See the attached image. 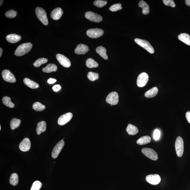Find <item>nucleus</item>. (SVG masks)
I'll list each match as a JSON object with an SVG mask.
<instances>
[{
    "label": "nucleus",
    "instance_id": "4468645a",
    "mask_svg": "<svg viewBox=\"0 0 190 190\" xmlns=\"http://www.w3.org/2000/svg\"><path fill=\"white\" fill-rule=\"evenodd\" d=\"M73 117L72 113L68 112L62 115L58 120V125L61 126L65 125L72 119Z\"/></svg>",
    "mask_w": 190,
    "mask_h": 190
},
{
    "label": "nucleus",
    "instance_id": "a19ab883",
    "mask_svg": "<svg viewBox=\"0 0 190 190\" xmlns=\"http://www.w3.org/2000/svg\"><path fill=\"white\" fill-rule=\"evenodd\" d=\"M61 89V86L59 85H56L54 86L53 87L52 89L55 92H58Z\"/></svg>",
    "mask_w": 190,
    "mask_h": 190
},
{
    "label": "nucleus",
    "instance_id": "7ed1b4c3",
    "mask_svg": "<svg viewBox=\"0 0 190 190\" xmlns=\"http://www.w3.org/2000/svg\"><path fill=\"white\" fill-rule=\"evenodd\" d=\"M135 41L137 44L146 50H147L148 52L151 54L154 53V49H153L152 45H151L149 42L146 41V40L139 39V38H138L135 39Z\"/></svg>",
    "mask_w": 190,
    "mask_h": 190
},
{
    "label": "nucleus",
    "instance_id": "423d86ee",
    "mask_svg": "<svg viewBox=\"0 0 190 190\" xmlns=\"http://www.w3.org/2000/svg\"><path fill=\"white\" fill-rule=\"evenodd\" d=\"M104 33V31L102 29L98 28L89 29L86 32L87 35L89 37L93 38L100 37Z\"/></svg>",
    "mask_w": 190,
    "mask_h": 190
},
{
    "label": "nucleus",
    "instance_id": "c85d7f7f",
    "mask_svg": "<svg viewBox=\"0 0 190 190\" xmlns=\"http://www.w3.org/2000/svg\"><path fill=\"white\" fill-rule=\"evenodd\" d=\"M21 120L17 118H14L11 120L10 122V127L12 130L17 128L21 124Z\"/></svg>",
    "mask_w": 190,
    "mask_h": 190
},
{
    "label": "nucleus",
    "instance_id": "1a4fd4ad",
    "mask_svg": "<svg viewBox=\"0 0 190 190\" xmlns=\"http://www.w3.org/2000/svg\"><path fill=\"white\" fill-rule=\"evenodd\" d=\"M106 100L107 103L110 105L117 104L119 102V96L117 93L116 92H111L108 95Z\"/></svg>",
    "mask_w": 190,
    "mask_h": 190
},
{
    "label": "nucleus",
    "instance_id": "a18cd8bd",
    "mask_svg": "<svg viewBox=\"0 0 190 190\" xmlns=\"http://www.w3.org/2000/svg\"><path fill=\"white\" fill-rule=\"evenodd\" d=\"M0 50H1V52H0V57H1L3 54V52L2 49L1 48H0Z\"/></svg>",
    "mask_w": 190,
    "mask_h": 190
},
{
    "label": "nucleus",
    "instance_id": "79ce46f5",
    "mask_svg": "<svg viewBox=\"0 0 190 190\" xmlns=\"http://www.w3.org/2000/svg\"><path fill=\"white\" fill-rule=\"evenodd\" d=\"M56 81V80L54 78H50L48 80V83L49 84H53Z\"/></svg>",
    "mask_w": 190,
    "mask_h": 190
},
{
    "label": "nucleus",
    "instance_id": "c756f323",
    "mask_svg": "<svg viewBox=\"0 0 190 190\" xmlns=\"http://www.w3.org/2000/svg\"><path fill=\"white\" fill-rule=\"evenodd\" d=\"M19 181V177L17 173H12L10 177V184L13 186H15L18 184Z\"/></svg>",
    "mask_w": 190,
    "mask_h": 190
},
{
    "label": "nucleus",
    "instance_id": "bb28decb",
    "mask_svg": "<svg viewBox=\"0 0 190 190\" xmlns=\"http://www.w3.org/2000/svg\"><path fill=\"white\" fill-rule=\"evenodd\" d=\"M151 141L150 137L148 136H142L139 139L137 140V143L139 145H143L149 143Z\"/></svg>",
    "mask_w": 190,
    "mask_h": 190
},
{
    "label": "nucleus",
    "instance_id": "f704fd0d",
    "mask_svg": "<svg viewBox=\"0 0 190 190\" xmlns=\"http://www.w3.org/2000/svg\"><path fill=\"white\" fill-rule=\"evenodd\" d=\"M107 4V1H102V0H96L94 1V4L96 7L98 8H101Z\"/></svg>",
    "mask_w": 190,
    "mask_h": 190
},
{
    "label": "nucleus",
    "instance_id": "f8f14e48",
    "mask_svg": "<svg viewBox=\"0 0 190 190\" xmlns=\"http://www.w3.org/2000/svg\"><path fill=\"white\" fill-rule=\"evenodd\" d=\"M56 59L62 66L66 68L71 66V62L68 58L64 55L60 54L56 55Z\"/></svg>",
    "mask_w": 190,
    "mask_h": 190
},
{
    "label": "nucleus",
    "instance_id": "4be33fe9",
    "mask_svg": "<svg viewBox=\"0 0 190 190\" xmlns=\"http://www.w3.org/2000/svg\"><path fill=\"white\" fill-rule=\"evenodd\" d=\"M126 131L128 134L130 135H136L138 132V130L136 126L130 124L128 125Z\"/></svg>",
    "mask_w": 190,
    "mask_h": 190
},
{
    "label": "nucleus",
    "instance_id": "c9c22d12",
    "mask_svg": "<svg viewBox=\"0 0 190 190\" xmlns=\"http://www.w3.org/2000/svg\"><path fill=\"white\" fill-rule=\"evenodd\" d=\"M42 184L38 181H35L33 184L30 190H39L42 187Z\"/></svg>",
    "mask_w": 190,
    "mask_h": 190
},
{
    "label": "nucleus",
    "instance_id": "dca6fc26",
    "mask_svg": "<svg viewBox=\"0 0 190 190\" xmlns=\"http://www.w3.org/2000/svg\"><path fill=\"white\" fill-rule=\"evenodd\" d=\"M87 45L80 44L78 45L75 49V53L78 55H84L89 50Z\"/></svg>",
    "mask_w": 190,
    "mask_h": 190
},
{
    "label": "nucleus",
    "instance_id": "393cba45",
    "mask_svg": "<svg viewBox=\"0 0 190 190\" xmlns=\"http://www.w3.org/2000/svg\"><path fill=\"white\" fill-rule=\"evenodd\" d=\"M178 38L180 41L183 42L186 44L190 45V36L186 33L181 34L178 36Z\"/></svg>",
    "mask_w": 190,
    "mask_h": 190
},
{
    "label": "nucleus",
    "instance_id": "473e14b6",
    "mask_svg": "<svg viewBox=\"0 0 190 190\" xmlns=\"http://www.w3.org/2000/svg\"><path fill=\"white\" fill-rule=\"evenodd\" d=\"M47 62L48 59L46 58H39L35 62L33 65L36 67H39L43 64L46 63Z\"/></svg>",
    "mask_w": 190,
    "mask_h": 190
},
{
    "label": "nucleus",
    "instance_id": "f03ea898",
    "mask_svg": "<svg viewBox=\"0 0 190 190\" xmlns=\"http://www.w3.org/2000/svg\"><path fill=\"white\" fill-rule=\"evenodd\" d=\"M35 12L38 19L43 24L47 25L48 24V21L46 12L43 9L38 7L35 9Z\"/></svg>",
    "mask_w": 190,
    "mask_h": 190
},
{
    "label": "nucleus",
    "instance_id": "e433bc0d",
    "mask_svg": "<svg viewBox=\"0 0 190 190\" xmlns=\"http://www.w3.org/2000/svg\"><path fill=\"white\" fill-rule=\"evenodd\" d=\"M122 9V4H121L118 3L112 5L109 8V9L111 12H116L117 11L121 10Z\"/></svg>",
    "mask_w": 190,
    "mask_h": 190
},
{
    "label": "nucleus",
    "instance_id": "20e7f679",
    "mask_svg": "<svg viewBox=\"0 0 190 190\" xmlns=\"http://www.w3.org/2000/svg\"><path fill=\"white\" fill-rule=\"evenodd\" d=\"M175 148L177 156L180 158L182 157L184 151V143L181 137L178 136L176 138Z\"/></svg>",
    "mask_w": 190,
    "mask_h": 190
},
{
    "label": "nucleus",
    "instance_id": "0eeeda50",
    "mask_svg": "<svg viewBox=\"0 0 190 190\" xmlns=\"http://www.w3.org/2000/svg\"><path fill=\"white\" fill-rule=\"evenodd\" d=\"M85 16L86 19L95 22L99 23L103 20V18L101 16L92 12H86Z\"/></svg>",
    "mask_w": 190,
    "mask_h": 190
},
{
    "label": "nucleus",
    "instance_id": "de8ad7c7",
    "mask_svg": "<svg viewBox=\"0 0 190 190\" xmlns=\"http://www.w3.org/2000/svg\"><path fill=\"white\" fill-rule=\"evenodd\" d=\"M1 130V125H0V130Z\"/></svg>",
    "mask_w": 190,
    "mask_h": 190
},
{
    "label": "nucleus",
    "instance_id": "6e6552de",
    "mask_svg": "<svg viewBox=\"0 0 190 190\" xmlns=\"http://www.w3.org/2000/svg\"><path fill=\"white\" fill-rule=\"evenodd\" d=\"M149 80V76L146 73H142L140 74L137 79V83L138 86L143 87L147 84Z\"/></svg>",
    "mask_w": 190,
    "mask_h": 190
},
{
    "label": "nucleus",
    "instance_id": "6ab92c4d",
    "mask_svg": "<svg viewBox=\"0 0 190 190\" xmlns=\"http://www.w3.org/2000/svg\"><path fill=\"white\" fill-rule=\"evenodd\" d=\"M47 129V124L46 122L42 121L39 122L37 124L36 130L38 135L41 134V133L45 132Z\"/></svg>",
    "mask_w": 190,
    "mask_h": 190
},
{
    "label": "nucleus",
    "instance_id": "cd10ccee",
    "mask_svg": "<svg viewBox=\"0 0 190 190\" xmlns=\"http://www.w3.org/2000/svg\"><path fill=\"white\" fill-rule=\"evenodd\" d=\"M86 65L89 68H92L98 67V63L92 58H89L86 61Z\"/></svg>",
    "mask_w": 190,
    "mask_h": 190
},
{
    "label": "nucleus",
    "instance_id": "5701e85b",
    "mask_svg": "<svg viewBox=\"0 0 190 190\" xmlns=\"http://www.w3.org/2000/svg\"><path fill=\"white\" fill-rule=\"evenodd\" d=\"M158 92V89L156 87H153L146 92L145 94V97L152 98L156 96Z\"/></svg>",
    "mask_w": 190,
    "mask_h": 190
},
{
    "label": "nucleus",
    "instance_id": "f257e3e1",
    "mask_svg": "<svg viewBox=\"0 0 190 190\" xmlns=\"http://www.w3.org/2000/svg\"><path fill=\"white\" fill-rule=\"evenodd\" d=\"M32 45L31 43L22 44L16 49L14 54L17 56H22L28 53L32 49Z\"/></svg>",
    "mask_w": 190,
    "mask_h": 190
},
{
    "label": "nucleus",
    "instance_id": "f3484780",
    "mask_svg": "<svg viewBox=\"0 0 190 190\" xmlns=\"http://www.w3.org/2000/svg\"><path fill=\"white\" fill-rule=\"evenodd\" d=\"M63 14V11L62 9L60 8H57L52 11L50 16L53 19L58 20L61 18Z\"/></svg>",
    "mask_w": 190,
    "mask_h": 190
},
{
    "label": "nucleus",
    "instance_id": "b1692460",
    "mask_svg": "<svg viewBox=\"0 0 190 190\" xmlns=\"http://www.w3.org/2000/svg\"><path fill=\"white\" fill-rule=\"evenodd\" d=\"M58 69L57 66L54 64H49L46 67L43 68L42 71L44 72L50 73L53 72H56Z\"/></svg>",
    "mask_w": 190,
    "mask_h": 190
},
{
    "label": "nucleus",
    "instance_id": "2f4dec72",
    "mask_svg": "<svg viewBox=\"0 0 190 190\" xmlns=\"http://www.w3.org/2000/svg\"><path fill=\"white\" fill-rule=\"evenodd\" d=\"M32 108L36 111H41L45 110V107L40 102H36L32 105Z\"/></svg>",
    "mask_w": 190,
    "mask_h": 190
},
{
    "label": "nucleus",
    "instance_id": "9b49d317",
    "mask_svg": "<svg viewBox=\"0 0 190 190\" xmlns=\"http://www.w3.org/2000/svg\"><path fill=\"white\" fill-rule=\"evenodd\" d=\"M65 145V142L63 140H60L58 142L53 149L52 155V158H57L59 153Z\"/></svg>",
    "mask_w": 190,
    "mask_h": 190
},
{
    "label": "nucleus",
    "instance_id": "2eb2a0df",
    "mask_svg": "<svg viewBox=\"0 0 190 190\" xmlns=\"http://www.w3.org/2000/svg\"><path fill=\"white\" fill-rule=\"evenodd\" d=\"M31 148V142L28 138L24 139L20 143L19 148L20 150L23 152H26L30 149Z\"/></svg>",
    "mask_w": 190,
    "mask_h": 190
},
{
    "label": "nucleus",
    "instance_id": "72a5a7b5",
    "mask_svg": "<svg viewBox=\"0 0 190 190\" xmlns=\"http://www.w3.org/2000/svg\"><path fill=\"white\" fill-rule=\"evenodd\" d=\"M99 77V75L96 73L92 72H89L87 75V78L88 79L92 81L98 80Z\"/></svg>",
    "mask_w": 190,
    "mask_h": 190
},
{
    "label": "nucleus",
    "instance_id": "a211bd4d",
    "mask_svg": "<svg viewBox=\"0 0 190 190\" xmlns=\"http://www.w3.org/2000/svg\"><path fill=\"white\" fill-rule=\"evenodd\" d=\"M6 39L9 42L14 43L19 41L21 39V37L17 34H11L7 36Z\"/></svg>",
    "mask_w": 190,
    "mask_h": 190
},
{
    "label": "nucleus",
    "instance_id": "aec40b11",
    "mask_svg": "<svg viewBox=\"0 0 190 190\" xmlns=\"http://www.w3.org/2000/svg\"><path fill=\"white\" fill-rule=\"evenodd\" d=\"M138 6L142 9V14L147 15L150 12L149 6L148 4L143 1H140L138 3Z\"/></svg>",
    "mask_w": 190,
    "mask_h": 190
},
{
    "label": "nucleus",
    "instance_id": "39448f33",
    "mask_svg": "<svg viewBox=\"0 0 190 190\" xmlns=\"http://www.w3.org/2000/svg\"><path fill=\"white\" fill-rule=\"evenodd\" d=\"M142 152L147 158L153 160H158V154L153 150L149 148H144L142 150Z\"/></svg>",
    "mask_w": 190,
    "mask_h": 190
},
{
    "label": "nucleus",
    "instance_id": "4c0bfd02",
    "mask_svg": "<svg viewBox=\"0 0 190 190\" xmlns=\"http://www.w3.org/2000/svg\"><path fill=\"white\" fill-rule=\"evenodd\" d=\"M17 12L14 10H10L8 11L5 14V16L8 18H14L17 16Z\"/></svg>",
    "mask_w": 190,
    "mask_h": 190
},
{
    "label": "nucleus",
    "instance_id": "ea45409f",
    "mask_svg": "<svg viewBox=\"0 0 190 190\" xmlns=\"http://www.w3.org/2000/svg\"><path fill=\"white\" fill-rule=\"evenodd\" d=\"M160 135V131L158 129H156L153 133V138L154 140H157L159 139Z\"/></svg>",
    "mask_w": 190,
    "mask_h": 190
},
{
    "label": "nucleus",
    "instance_id": "a878e982",
    "mask_svg": "<svg viewBox=\"0 0 190 190\" xmlns=\"http://www.w3.org/2000/svg\"><path fill=\"white\" fill-rule=\"evenodd\" d=\"M96 53L104 59H108V58L107 54V50L104 47L102 46L98 47L96 48Z\"/></svg>",
    "mask_w": 190,
    "mask_h": 190
},
{
    "label": "nucleus",
    "instance_id": "412c9836",
    "mask_svg": "<svg viewBox=\"0 0 190 190\" xmlns=\"http://www.w3.org/2000/svg\"><path fill=\"white\" fill-rule=\"evenodd\" d=\"M24 83L25 84L32 89H36L39 87V85L36 82L31 80L29 78H25L24 79Z\"/></svg>",
    "mask_w": 190,
    "mask_h": 190
},
{
    "label": "nucleus",
    "instance_id": "c03bdc74",
    "mask_svg": "<svg viewBox=\"0 0 190 190\" xmlns=\"http://www.w3.org/2000/svg\"><path fill=\"white\" fill-rule=\"evenodd\" d=\"M185 3L187 6H190V0H186Z\"/></svg>",
    "mask_w": 190,
    "mask_h": 190
},
{
    "label": "nucleus",
    "instance_id": "37998d69",
    "mask_svg": "<svg viewBox=\"0 0 190 190\" xmlns=\"http://www.w3.org/2000/svg\"><path fill=\"white\" fill-rule=\"evenodd\" d=\"M186 118L187 119V121L190 123V112L188 111L186 112Z\"/></svg>",
    "mask_w": 190,
    "mask_h": 190
},
{
    "label": "nucleus",
    "instance_id": "49530a36",
    "mask_svg": "<svg viewBox=\"0 0 190 190\" xmlns=\"http://www.w3.org/2000/svg\"><path fill=\"white\" fill-rule=\"evenodd\" d=\"M3 1H2H2H1V2H1V4H1V5H1V6L3 4Z\"/></svg>",
    "mask_w": 190,
    "mask_h": 190
},
{
    "label": "nucleus",
    "instance_id": "7c9ffc66",
    "mask_svg": "<svg viewBox=\"0 0 190 190\" xmlns=\"http://www.w3.org/2000/svg\"><path fill=\"white\" fill-rule=\"evenodd\" d=\"M3 104L6 107L12 108L14 107V104L11 101V98L9 97L5 96L2 98Z\"/></svg>",
    "mask_w": 190,
    "mask_h": 190
},
{
    "label": "nucleus",
    "instance_id": "9d476101",
    "mask_svg": "<svg viewBox=\"0 0 190 190\" xmlns=\"http://www.w3.org/2000/svg\"><path fill=\"white\" fill-rule=\"evenodd\" d=\"M2 76L5 81L11 83H14L16 81L15 76L8 70H4L2 72Z\"/></svg>",
    "mask_w": 190,
    "mask_h": 190
},
{
    "label": "nucleus",
    "instance_id": "ddd939ff",
    "mask_svg": "<svg viewBox=\"0 0 190 190\" xmlns=\"http://www.w3.org/2000/svg\"><path fill=\"white\" fill-rule=\"evenodd\" d=\"M146 180L149 184L155 185L160 183L161 181V178L160 175L158 174H151L146 176Z\"/></svg>",
    "mask_w": 190,
    "mask_h": 190
},
{
    "label": "nucleus",
    "instance_id": "58836bf2",
    "mask_svg": "<svg viewBox=\"0 0 190 190\" xmlns=\"http://www.w3.org/2000/svg\"><path fill=\"white\" fill-rule=\"evenodd\" d=\"M163 1L166 6H171L172 8H174L176 6V4L173 0H163Z\"/></svg>",
    "mask_w": 190,
    "mask_h": 190
}]
</instances>
